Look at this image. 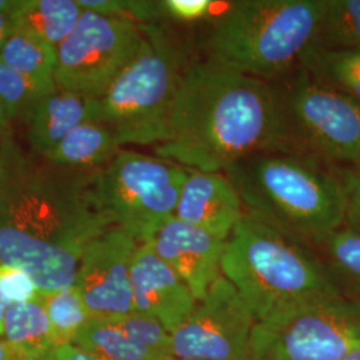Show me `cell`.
Segmentation results:
<instances>
[{"label": "cell", "instance_id": "7402d4cb", "mask_svg": "<svg viewBox=\"0 0 360 360\" xmlns=\"http://www.w3.org/2000/svg\"><path fill=\"white\" fill-rule=\"evenodd\" d=\"M300 67L345 94L360 107V50L314 49Z\"/></svg>", "mask_w": 360, "mask_h": 360}, {"label": "cell", "instance_id": "44dd1931", "mask_svg": "<svg viewBox=\"0 0 360 360\" xmlns=\"http://www.w3.org/2000/svg\"><path fill=\"white\" fill-rule=\"evenodd\" d=\"M107 360H167L127 334L115 319L91 318L77 333L74 343Z\"/></svg>", "mask_w": 360, "mask_h": 360}, {"label": "cell", "instance_id": "e575fe53", "mask_svg": "<svg viewBox=\"0 0 360 360\" xmlns=\"http://www.w3.org/2000/svg\"><path fill=\"white\" fill-rule=\"evenodd\" d=\"M0 360H15L11 349L1 336H0Z\"/></svg>", "mask_w": 360, "mask_h": 360}, {"label": "cell", "instance_id": "7c38bea8", "mask_svg": "<svg viewBox=\"0 0 360 360\" xmlns=\"http://www.w3.org/2000/svg\"><path fill=\"white\" fill-rule=\"evenodd\" d=\"M139 242L114 226L84 248L75 285L91 318L111 319L134 312L131 266Z\"/></svg>", "mask_w": 360, "mask_h": 360}, {"label": "cell", "instance_id": "9a60e30c", "mask_svg": "<svg viewBox=\"0 0 360 360\" xmlns=\"http://www.w3.org/2000/svg\"><path fill=\"white\" fill-rule=\"evenodd\" d=\"M187 169L174 217L227 240L245 217L239 193L224 172Z\"/></svg>", "mask_w": 360, "mask_h": 360}, {"label": "cell", "instance_id": "30bf717a", "mask_svg": "<svg viewBox=\"0 0 360 360\" xmlns=\"http://www.w3.org/2000/svg\"><path fill=\"white\" fill-rule=\"evenodd\" d=\"M134 20L84 10L72 34L56 49V84L90 98L102 96L142 44Z\"/></svg>", "mask_w": 360, "mask_h": 360}, {"label": "cell", "instance_id": "7a4b0ae2", "mask_svg": "<svg viewBox=\"0 0 360 360\" xmlns=\"http://www.w3.org/2000/svg\"><path fill=\"white\" fill-rule=\"evenodd\" d=\"M274 150L284 151V129L270 83L210 58L191 62L174 103L168 141L155 146V154L183 167L223 172Z\"/></svg>", "mask_w": 360, "mask_h": 360}, {"label": "cell", "instance_id": "484cf974", "mask_svg": "<svg viewBox=\"0 0 360 360\" xmlns=\"http://www.w3.org/2000/svg\"><path fill=\"white\" fill-rule=\"evenodd\" d=\"M44 95L23 75L0 60V101L8 116L28 122Z\"/></svg>", "mask_w": 360, "mask_h": 360}, {"label": "cell", "instance_id": "8fae6325", "mask_svg": "<svg viewBox=\"0 0 360 360\" xmlns=\"http://www.w3.org/2000/svg\"><path fill=\"white\" fill-rule=\"evenodd\" d=\"M257 318L223 275L171 333V355L190 360H251Z\"/></svg>", "mask_w": 360, "mask_h": 360}, {"label": "cell", "instance_id": "cb8c5ba5", "mask_svg": "<svg viewBox=\"0 0 360 360\" xmlns=\"http://www.w3.org/2000/svg\"><path fill=\"white\" fill-rule=\"evenodd\" d=\"M314 49L360 50V0H326Z\"/></svg>", "mask_w": 360, "mask_h": 360}, {"label": "cell", "instance_id": "ffe728a7", "mask_svg": "<svg viewBox=\"0 0 360 360\" xmlns=\"http://www.w3.org/2000/svg\"><path fill=\"white\" fill-rule=\"evenodd\" d=\"M0 60L28 79L43 95L58 90L56 49L37 37L15 28L0 51Z\"/></svg>", "mask_w": 360, "mask_h": 360}, {"label": "cell", "instance_id": "6da1fadb", "mask_svg": "<svg viewBox=\"0 0 360 360\" xmlns=\"http://www.w3.org/2000/svg\"><path fill=\"white\" fill-rule=\"evenodd\" d=\"M95 172L39 163L3 142L0 263L27 272L39 291L75 284L84 248L114 227L94 199Z\"/></svg>", "mask_w": 360, "mask_h": 360}, {"label": "cell", "instance_id": "f1b7e54d", "mask_svg": "<svg viewBox=\"0 0 360 360\" xmlns=\"http://www.w3.org/2000/svg\"><path fill=\"white\" fill-rule=\"evenodd\" d=\"M335 169L345 195V227L360 235V169Z\"/></svg>", "mask_w": 360, "mask_h": 360}, {"label": "cell", "instance_id": "83f0119b", "mask_svg": "<svg viewBox=\"0 0 360 360\" xmlns=\"http://www.w3.org/2000/svg\"><path fill=\"white\" fill-rule=\"evenodd\" d=\"M0 295L7 304L37 300L38 287L25 271L0 263Z\"/></svg>", "mask_w": 360, "mask_h": 360}, {"label": "cell", "instance_id": "d4e9b609", "mask_svg": "<svg viewBox=\"0 0 360 360\" xmlns=\"http://www.w3.org/2000/svg\"><path fill=\"white\" fill-rule=\"evenodd\" d=\"M316 245L322 250L324 264L336 284L343 283L349 291L360 294V235L343 226L326 235Z\"/></svg>", "mask_w": 360, "mask_h": 360}, {"label": "cell", "instance_id": "5b68a950", "mask_svg": "<svg viewBox=\"0 0 360 360\" xmlns=\"http://www.w3.org/2000/svg\"><path fill=\"white\" fill-rule=\"evenodd\" d=\"M221 275L257 322L311 297L342 294L324 262L302 242L248 214L226 240Z\"/></svg>", "mask_w": 360, "mask_h": 360}, {"label": "cell", "instance_id": "8992f818", "mask_svg": "<svg viewBox=\"0 0 360 360\" xmlns=\"http://www.w3.org/2000/svg\"><path fill=\"white\" fill-rule=\"evenodd\" d=\"M142 44L98 101V122L107 124L120 146L162 144L169 136L174 103L190 60L159 25H141Z\"/></svg>", "mask_w": 360, "mask_h": 360}, {"label": "cell", "instance_id": "ba28073f", "mask_svg": "<svg viewBox=\"0 0 360 360\" xmlns=\"http://www.w3.org/2000/svg\"><path fill=\"white\" fill-rule=\"evenodd\" d=\"M187 171L159 156L120 151L96 169L92 195L114 226L129 232L139 243L150 242L175 215Z\"/></svg>", "mask_w": 360, "mask_h": 360}, {"label": "cell", "instance_id": "f546056e", "mask_svg": "<svg viewBox=\"0 0 360 360\" xmlns=\"http://www.w3.org/2000/svg\"><path fill=\"white\" fill-rule=\"evenodd\" d=\"M214 3L210 0H166L163 1L165 13L168 18L183 22L193 23L205 19L211 13Z\"/></svg>", "mask_w": 360, "mask_h": 360}, {"label": "cell", "instance_id": "e0dca14e", "mask_svg": "<svg viewBox=\"0 0 360 360\" xmlns=\"http://www.w3.org/2000/svg\"><path fill=\"white\" fill-rule=\"evenodd\" d=\"M1 338L15 360H51L58 348L49 315L39 300L7 304Z\"/></svg>", "mask_w": 360, "mask_h": 360}, {"label": "cell", "instance_id": "d6986e66", "mask_svg": "<svg viewBox=\"0 0 360 360\" xmlns=\"http://www.w3.org/2000/svg\"><path fill=\"white\" fill-rule=\"evenodd\" d=\"M83 13L77 0H22L13 18L15 28L58 49L72 34Z\"/></svg>", "mask_w": 360, "mask_h": 360}, {"label": "cell", "instance_id": "2e32d148", "mask_svg": "<svg viewBox=\"0 0 360 360\" xmlns=\"http://www.w3.org/2000/svg\"><path fill=\"white\" fill-rule=\"evenodd\" d=\"M98 122L96 98L58 89L44 95L28 119V141L32 150L46 158L80 124Z\"/></svg>", "mask_w": 360, "mask_h": 360}, {"label": "cell", "instance_id": "d590c367", "mask_svg": "<svg viewBox=\"0 0 360 360\" xmlns=\"http://www.w3.org/2000/svg\"><path fill=\"white\" fill-rule=\"evenodd\" d=\"M342 360H360V345H358L355 348H352Z\"/></svg>", "mask_w": 360, "mask_h": 360}, {"label": "cell", "instance_id": "3957f363", "mask_svg": "<svg viewBox=\"0 0 360 360\" xmlns=\"http://www.w3.org/2000/svg\"><path fill=\"white\" fill-rule=\"evenodd\" d=\"M245 214L294 238L316 245L345 226V195L336 169L306 155L264 151L223 171Z\"/></svg>", "mask_w": 360, "mask_h": 360}, {"label": "cell", "instance_id": "74e56055", "mask_svg": "<svg viewBox=\"0 0 360 360\" xmlns=\"http://www.w3.org/2000/svg\"><path fill=\"white\" fill-rule=\"evenodd\" d=\"M167 360H190V359H180V358H175V356H171Z\"/></svg>", "mask_w": 360, "mask_h": 360}, {"label": "cell", "instance_id": "4dcf8cb0", "mask_svg": "<svg viewBox=\"0 0 360 360\" xmlns=\"http://www.w3.org/2000/svg\"><path fill=\"white\" fill-rule=\"evenodd\" d=\"M51 360H107L91 354L83 348L77 347L75 345H62L55 349Z\"/></svg>", "mask_w": 360, "mask_h": 360}, {"label": "cell", "instance_id": "1f68e13d", "mask_svg": "<svg viewBox=\"0 0 360 360\" xmlns=\"http://www.w3.org/2000/svg\"><path fill=\"white\" fill-rule=\"evenodd\" d=\"M15 30V23L11 15L0 13V51L6 43V40L10 38Z\"/></svg>", "mask_w": 360, "mask_h": 360}, {"label": "cell", "instance_id": "836d02e7", "mask_svg": "<svg viewBox=\"0 0 360 360\" xmlns=\"http://www.w3.org/2000/svg\"><path fill=\"white\" fill-rule=\"evenodd\" d=\"M22 0H0V13L11 15L16 13V10L20 7Z\"/></svg>", "mask_w": 360, "mask_h": 360}, {"label": "cell", "instance_id": "9c48e42d", "mask_svg": "<svg viewBox=\"0 0 360 360\" xmlns=\"http://www.w3.org/2000/svg\"><path fill=\"white\" fill-rule=\"evenodd\" d=\"M360 345V300L311 297L257 322L251 360H342Z\"/></svg>", "mask_w": 360, "mask_h": 360}, {"label": "cell", "instance_id": "8d00e7d4", "mask_svg": "<svg viewBox=\"0 0 360 360\" xmlns=\"http://www.w3.org/2000/svg\"><path fill=\"white\" fill-rule=\"evenodd\" d=\"M6 309H7V303L4 302V299L0 295V336L3 335V319H4Z\"/></svg>", "mask_w": 360, "mask_h": 360}, {"label": "cell", "instance_id": "4316f807", "mask_svg": "<svg viewBox=\"0 0 360 360\" xmlns=\"http://www.w3.org/2000/svg\"><path fill=\"white\" fill-rule=\"evenodd\" d=\"M116 323L143 346L151 348L165 356L171 355V334L154 318L141 312H131L123 316L112 318Z\"/></svg>", "mask_w": 360, "mask_h": 360}, {"label": "cell", "instance_id": "ac0fdd59", "mask_svg": "<svg viewBox=\"0 0 360 360\" xmlns=\"http://www.w3.org/2000/svg\"><path fill=\"white\" fill-rule=\"evenodd\" d=\"M120 153L115 134L102 122H86L68 134L44 159L70 169H98Z\"/></svg>", "mask_w": 360, "mask_h": 360}, {"label": "cell", "instance_id": "277c9868", "mask_svg": "<svg viewBox=\"0 0 360 360\" xmlns=\"http://www.w3.org/2000/svg\"><path fill=\"white\" fill-rule=\"evenodd\" d=\"M326 0H238L215 18L210 59L250 77L279 80L315 47Z\"/></svg>", "mask_w": 360, "mask_h": 360}, {"label": "cell", "instance_id": "d6a6232c", "mask_svg": "<svg viewBox=\"0 0 360 360\" xmlns=\"http://www.w3.org/2000/svg\"><path fill=\"white\" fill-rule=\"evenodd\" d=\"M10 126H11V117L8 116L4 105H3L1 101H0V135L8 136Z\"/></svg>", "mask_w": 360, "mask_h": 360}, {"label": "cell", "instance_id": "52a82bcc", "mask_svg": "<svg viewBox=\"0 0 360 360\" xmlns=\"http://www.w3.org/2000/svg\"><path fill=\"white\" fill-rule=\"evenodd\" d=\"M275 91L284 129V151L309 156L333 168L360 169V107L304 67L282 77Z\"/></svg>", "mask_w": 360, "mask_h": 360}, {"label": "cell", "instance_id": "5bb4252c", "mask_svg": "<svg viewBox=\"0 0 360 360\" xmlns=\"http://www.w3.org/2000/svg\"><path fill=\"white\" fill-rule=\"evenodd\" d=\"M134 309L160 323L171 334L198 304L188 285L148 242L139 243L131 266Z\"/></svg>", "mask_w": 360, "mask_h": 360}, {"label": "cell", "instance_id": "603a6c76", "mask_svg": "<svg viewBox=\"0 0 360 360\" xmlns=\"http://www.w3.org/2000/svg\"><path fill=\"white\" fill-rule=\"evenodd\" d=\"M37 300L49 315L58 347L74 343L77 333L91 319L90 311L75 284L55 291H39Z\"/></svg>", "mask_w": 360, "mask_h": 360}, {"label": "cell", "instance_id": "4fadbf2b", "mask_svg": "<svg viewBox=\"0 0 360 360\" xmlns=\"http://www.w3.org/2000/svg\"><path fill=\"white\" fill-rule=\"evenodd\" d=\"M200 302L221 276L226 240L176 217L166 220L148 242Z\"/></svg>", "mask_w": 360, "mask_h": 360}]
</instances>
